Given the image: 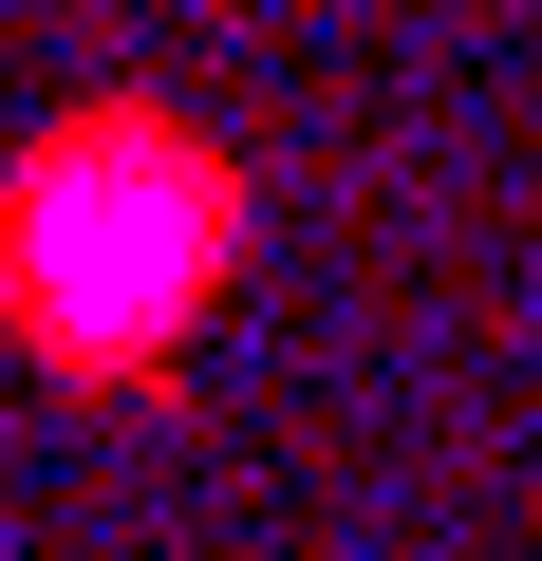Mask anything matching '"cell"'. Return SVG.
Listing matches in <instances>:
<instances>
[{
	"label": "cell",
	"instance_id": "6da1fadb",
	"mask_svg": "<svg viewBox=\"0 0 542 561\" xmlns=\"http://www.w3.org/2000/svg\"><path fill=\"white\" fill-rule=\"evenodd\" d=\"M262 187L187 94H57L0 150V356L38 393H150L243 300Z\"/></svg>",
	"mask_w": 542,
	"mask_h": 561
}]
</instances>
